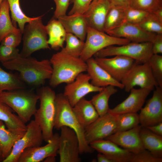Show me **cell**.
Wrapping results in <instances>:
<instances>
[{"instance_id":"cell-19","label":"cell","mask_w":162,"mask_h":162,"mask_svg":"<svg viewBox=\"0 0 162 162\" xmlns=\"http://www.w3.org/2000/svg\"><path fill=\"white\" fill-rule=\"evenodd\" d=\"M141 127L139 124L126 131L116 132L104 139L113 142L132 153H137L144 149L140 135Z\"/></svg>"},{"instance_id":"cell-50","label":"cell","mask_w":162,"mask_h":162,"mask_svg":"<svg viewBox=\"0 0 162 162\" xmlns=\"http://www.w3.org/2000/svg\"><path fill=\"white\" fill-rule=\"evenodd\" d=\"M44 162H56V159L55 156H50L46 158L44 160Z\"/></svg>"},{"instance_id":"cell-12","label":"cell","mask_w":162,"mask_h":162,"mask_svg":"<svg viewBox=\"0 0 162 162\" xmlns=\"http://www.w3.org/2000/svg\"><path fill=\"white\" fill-rule=\"evenodd\" d=\"M117 114L108 112L99 116L85 130V136L88 144L104 139L115 133L117 127Z\"/></svg>"},{"instance_id":"cell-44","label":"cell","mask_w":162,"mask_h":162,"mask_svg":"<svg viewBox=\"0 0 162 162\" xmlns=\"http://www.w3.org/2000/svg\"><path fill=\"white\" fill-rule=\"evenodd\" d=\"M55 2L56 8L53 17L55 19L66 15L70 5V0H52Z\"/></svg>"},{"instance_id":"cell-24","label":"cell","mask_w":162,"mask_h":162,"mask_svg":"<svg viewBox=\"0 0 162 162\" xmlns=\"http://www.w3.org/2000/svg\"><path fill=\"white\" fill-rule=\"evenodd\" d=\"M73 109L79 122L85 130L99 117L91 100L84 98L79 101Z\"/></svg>"},{"instance_id":"cell-43","label":"cell","mask_w":162,"mask_h":162,"mask_svg":"<svg viewBox=\"0 0 162 162\" xmlns=\"http://www.w3.org/2000/svg\"><path fill=\"white\" fill-rule=\"evenodd\" d=\"M93 0H70V4H73L68 15L83 14Z\"/></svg>"},{"instance_id":"cell-2","label":"cell","mask_w":162,"mask_h":162,"mask_svg":"<svg viewBox=\"0 0 162 162\" xmlns=\"http://www.w3.org/2000/svg\"><path fill=\"white\" fill-rule=\"evenodd\" d=\"M50 60L52 73L49 84L53 87L62 83L72 82L80 74L87 71L86 62L61 51L54 54Z\"/></svg>"},{"instance_id":"cell-32","label":"cell","mask_w":162,"mask_h":162,"mask_svg":"<svg viewBox=\"0 0 162 162\" xmlns=\"http://www.w3.org/2000/svg\"><path fill=\"white\" fill-rule=\"evenodd\" d=\"M9 10L7 0H3L0 6V43L8 33L20 29L12 23L10 16Z\"/></svg>"},{"instance_id":"cell-27","label":"cell","mask_w":162,"mask_h":162,"mask_svg":"<svg viewBox=\"0 0 162 162\" xmlns=\"http://www.w3.org/2000/svg\"><path fill=\"white\" fill-rule=\"evenodd\" d=\"M4 123L0 120V148L4 160L10 154L16 142L23 136L26 131L6 129Z\"/></svg>"},{"instance_id":"cell-38","label":"cell","mask_w":162,"mask_h":162,"mask_svg":"<svg viewBox=\"0 0 162 162\" xmlns=\"http://www.w3.org/2000/svg\"><path fill=\"white\" fill-rule=\"evenodd\" d=\"M147 62L158 86L162 87V56L153 54Z\"/></svg>"},{"instance_id":"cell-16","label":"cell","mask_w":162,"mask_h":162,"mask_svg":"<svg viewBox=\"0 0 162 162\" xmlns=\"http://www.w3.org/2000/svg\"><path fill=\"white\" fill-rule=\"evenodd\" d=\"M111 36L126 39L132 42H152L156 34L148 32L138 25L125 21L118 26L105 32Z\"/></svg>"},{"instance_id":"cell-14","label":"cell","mask_w":162,"mask_h":162,"mask_svg":"<svg viewBox=\"0 0 162 162\" xmlns=\"http://www.w3.org/2000/svg\"><path fill=\"white\" fill-rule=\"evenodd\" d=\"M90 78L87 74H80L72 82L67 84L63 94L73 107L80 99L87 94L99 92L103 87L95 86L90 82Z\"/></svg>"},{"instance_id":"cell-8","label":"cell","mask_w":162,"mask_h":162,"mask_svg":"<svg viewBox=\"0 0 162 162\" xmlns=\"http://www.w3.org/2000/svg\"><path fill=\"white\" fill-rule=\"evenodd\" d=\"M84 47L80 58L86 61L101 50L109 46L122 45L130 41L123 38L115 37L106 33L88 27Z\"/></svg>"},{"instance_id":"cell-45","label":"cell","mask_w":162,"mask_h":162,"mask_svg":"<svg viewBox=\"0 0 162 162\" xmlns=\"http://www.w3.org/2000/svg\"><path fill=\"white\" fill-rule=\"evenodd\" d=\"M153 54L162 53V34H156L152 42Z\"/></svg>"},{"instance_id":"cell-23","label":"cell","mask_w":162,"mask_h":162,"mask_svg":"<svg viewBox=\"0 0 162 162\" xmlns=\"http://www.w3.org/2000/svg\"><path fill=\"white\" fill-rule=\"evenodd\" d=\"M67 33H71L81 40H85L88 26L83 14L64 15L57 19Z\"/></svg>"},{"instance_id":"cell-5","label":"cell","mask_w":162,"mask_h":162,"mask_svg":"<svg viewBox=\"0 0 162 162\" xmlns=\"http://www.w3.org/2000/svg\"><path fill=\"white\" fill-rule=\"evenodd\" d=\"M38 100V95L32 89L4 91L0 95V100L10 107L25 124L35 113Z\"/></svg>"},{"instance_id":"cell-30","label":"cell","mask_w":162,"mask_h":162,"mask_svg":"<svg viewBox=\"0 0 162 162\" xmlns=\"http://www.w3.org/2000/svg\"><path fill=\"white\" fill-rule=\"evenodd\" d=\"M26 88V84L19 74L8 72L0 66V95L5 91Z\"/></svg>"},{"instance_id":"cell-15","label":"cell","mask_w":162,"mask_h":162,"mask_svg":"<svg viewBox=\"0 0 162 162\" xmlns=\"http://www.w3.org/2000/svg\"><path fill=\"white\" fill-rule=\"evenodd\" d=\"M111 58H94L97 63L115 80L121 82L135 61L124 56L117 55Z\"/></svg>"},{"instance_id":"cell-51","label":"cell","mask_w":162,"mask_h":162,"mask_svg":"<svg viewBox=\"0 0 162 162\" xmlns=\"http://www.w3.org/2000/svg\"><path fill=\"white\" fill-rule=\"evenodd\" d=\"M4 159L3 157L0 148V162H3Z\"/></svg>"},{"instance_id":"cell-9","label":"cell","mask_w":162,"mask_h":162,"mask_svg":"<svg viewBox=\"0 0 162 162\" xmlns=\"http://www.w3.org/2000/svg\"><path fill=\"white\" fill-rule=\"evenodd\" d=\"M127 92L136 86L153 90L158 86L148 62H135L121 81Z\"/></svg>"},{"instance_id":"cell-10","label":"cell","mask_w":162,"mask_h":162,"mask_svg":"<svg viewBox=\"0 0 162 162\" xmlns=\"http://www.w3.org/2000/svg\"><path fill=\"white\" fill-rule=\"evenodd\" d=\"M44 140L41 130L34 120L27 125V130L23 136L13 146L10 154L3 162H18L21 153L26 148L40 146Z\"/></svg>"},{"instance_id":"cell-20","label":"cell","mask_w":162,"mask_h":162,"mask_svg":"<svg viewBox=\"0 0 162 162\" xmlns=\"http://www.w3.org/2000/svg\"><path fill=\"white\" fill-rule=\"evenodd\" d=\"M110 6L108 0H93L83 14L88 27L104 32L105 20Z\"/></svg>"},{"instance_id":"cell-3","label":"cell","mask_w":162,"mask_h":162,"mask_svg":"<svg viewBox=\"0 0 162 162\" xmlns=\"http://www.w3.org/2000/svg\"><path fill=\"white\" fill-rule=\"evenodd\" d=\"M55 105L54 128L59 130L62 127L66 126L73 129L78 136L80 154L92 153L95 150L86 140L85 129L80 123L73 107L63 93L56 94Z\"/></svg>"},{"instance_id":"cell-40","label":"cell","mask_w":162,"mask_h":162,"mask_svg":"<svg viewBox=\"0 0 162 162\" xmlns=\"http://www.w3.org/2000/svg\"><path fill=\"white\" fill-rule=\"evenodd\" d=\"M20 56L19 50L16 47L0 44V61L1 63L12 60Z\"/></svg>"},{"instance_id":"cell-28","label":"cell","mask_w":162,"mask_h":162,"mask_svg":"<svg viewBox=\"0 0 162 162\" xmlns=\"http://www.w3.org/2000/svg\"><path fill=\"white\" fill-rule=\"evenodd\" d=\"M8 106L0 100V120L10 130L26 131L27 125Z\"/></svg>"},{"instance_id":"cell-11","label":"cell","mask_w":162,"mask_h":162,"mask_svg":"<svg viewBox=\"0 0 162 162\" xmlns=\"http://www.w3.org/2000/svg\"><path fill=\"white\" fill-rule=\"evenodd\" d=\"M58 151L60 162H80L79 143L75 131L66 127H61Z\"/></svg>"},{"instance_id":"cell-29","label":"cell","mask_w":162,"mask_h":162,"mask_svg":"<svg viewBox=\"0 0 162 162\" xmlns=\"http://www.w3.org/2000/svg\"><path fill=\"white\" fill-rule=\"evenodd\" d=\"M118 90L116 87L109 85L103 87L98 93L93 96L91 101L99 116L106 113L110 109L108 102L111 95L116 93Z\"/></svg>"},{"instance_id":"cell-49","label":"cell","mask_w":162,"mask_h":162,"mask_svg":"<svg viewBox=\"0 0 162 162\" xmlns=\"http://www.w3.org/2000/svg\"><path fill=\"white\" fill-rule=\"evenodd\" d=\"M153 13L158 19L162 21V8L158 9Z\"/></svg>"},{"instance_id":"cell-21","label":"cell","mask_w":162,"mask_h":162,"mask_svg":"<svg viewBox=\"0 0 162 162\" xmlns=\"http://www.w3.org/2000/svg\"><path fill=\"white\" fill-rule=\"evenodd\" d=\"M87 72L90 78L91 83L95 86L104 87L112 85L120 89H124L122 84L113 78L99 65L94 58L92 57L86 61Z\"/></svg>"},{"instance_id":"cell-31","label":"cell","mask_w":162,"mask_h":162,"mask_svg":"<svg viewBox=\"0 0 162 162\" xmlns=\"http://www.w3.org/2000/svg\"><path fill=\"white\" fill-rule=\"evenodd\" d=\"M125 8L110 4L104 26V32L112 29L121 25L125 20Z\"/></svg>"},{"instance_id":"cell-4","label":"cell","mask_w":162,"mask_h":162,"mask_svg":"<svg viewBox=\"0 0 162 162\" xmlns=\"http://www.w3.org/2000/svg\"><path fill=\"white\" fill-rule=\"evenodd\" d=\"M36 93L40 100V105L34 115V120L41 130L44 140L48 142L54 134L56 94L48 86H43L37 89Z\"/></svg>"},{"instance_id":"cell-48","label":"cell","mask_w":162,"mask_h":162,"mask_svg":"<svg viewBox=\"0 0 162 162\" xmlns=\"http://www.w3.org/2000/svg\"><path fill=\"white\" fill-rule=\"evenodd\" d=\"M97 161L98 162H114L113 160L101 153L98 154Z\"/></svg>"},{"instance_id":"cell-13","label":"cell","mask_w":162,"mask_h":162,"mask_svg":"<svg viewBox=\"0 0 162 162\" xmlns=\"http://www.w3.org/2000/svg\"><path fill=\"white\" fill-rule=\"evenodd\" d=\"M139 116L142 127H147L162 122V87H156L152 97L142 108Z\"/></svg>"},{"instance_id":"cell-41","label":"cell","mask_w":162,"mask_h":162,"mask_svg":"<svg viewBox=\"0 0 162 162\" xmlns=\"http://www.w3.org/2000/svg\"><path fill=\"white\" fill-rule=\"evenodd\" d=\"M162 158L154 156L149 151L145 149L132 153L130 162H162Z\"/></svg>"},{"instance_id":"cell-33","label":"cell","mask_w":162,"mask_h":162,"mask_svg":"<svg viewBox=\"0 0 162 162\" xmlns=\"http://www.w3.org/2000/svg\"><path fill=\"white\" fill-rule=\"evenodd\" d=\"M7 0L11 12L12 22L16 27V23H17L19 28L22 34L25 24L30 22L34 19L35 17H30L24 14L20 7V0Z\"/></svg>"},{"instance_id":"cell-26","label":"cell","mask_w":162,"mask_h":162,"mask_svg":"<svg viewBox=\"0 0 162 162\" xmlns=\"http://www.w3.org/2000/svg\"><path fill=\"white\" fill-rule=\"evenodd\" d=\"M140 135L144 148L155 157L162 158V136L154 133L146 127L142 126Z\"/></svg>"},{"instance_id":"cell-35","label":"cell","mask_w":162,"mask_h":162,"mask_svg":"<svg viewBox=\"0 0 162 162\" xmlns=\"http://www.w3.org/2000/svg\"><path fill=\"white\" fill-rule=\"evenodd\" d=\"M140 124L139 115L137 113L126 112L117 114L115 133L130 130Z\"/></svg>"},{"instance_id":"cell-52","label":"cell","mask_w":162,"mask_h":162,"mask_svg":"<svg viewBox=\"0 0 162 162\" xmlns=\"http://www.w3.org/2000/svg\"><path fill=\"white\" fill-rule=\"evenodd\" d=\"M3 0H0V6Z\"/></svg>"},{"instance_id":"cell-39","label":"cell","mask_w":162,"mask_h":162,"mask_svg":"<svg viewBox=\"0 0 162 162\" xmlns=\"http://www.w3.org/2000/svg\"><path fill=\"white\" fill-rule=\"evenodd\" d=\"M125 20L130 23L139 25L149 13L130 7L124 9Z\"/></svg>"},{"instance_id":"cell-34","label":"cell","mask_w":162,"mask_h":162,"mask_svg":"<svg viewBox=\"0 0 162 162\" xmlns=\"http://www.w3.org/2000/svg\"><path fill=\"white\" fill-rule=\"evenodd\" d=\"M65 41L66 45L61 51L72 56L79 58L83 50L85 42L70 33H67Z\"/></svg>"},{"instance_id":"cell-25","label":"cell","mask_w":162,"mask_h":162,"mask_svg":"<svg viewBox=\"0 0 162 162\" xmlns=\"http://www.w3.org/2000/svg\"><path fill=\"white\" fill-rule=\"evenodd\" d=\"M46 27L49 36L47 42L51 48L56 50L62 48L67 32L60 22L57 19L52 17Z\"/></svg>"},{"instance_id":"cell-22","label":"cell","mask_w":162,"mask_h":162,"mask_svg":"<svg viewBox=\"0 0 162 162\" xmlns=\"http://www.w3.org/2000/svg\"><path fill=\"white\" fill-rule=\"evenodd\" d=\"M89 145L94 150L104 154L114 162H130L132 153L119 147L110 140H99Z\"/></svg>"},{"instance_id":"cell-7","label":"cell","mask_w":162,"mask_h":162,"mask_svg":"<svg viewBox=\"0 0 162 162\" xmlns=\"http://www.w3.org/2000/svg\"><path fill=\"white\" fill-rule=\"evenodd\" d=\"M152 46V42H130L119 46H109L98 52L94 56L104 58L121 55L131 58L138 63H144L147 62L153 54Z\"/></svg>"},{"instance_id":"cell-36","label":"cell","mask_w":162,"mask_h":162,"mask_svg":"<svg viewBox=\"0 0 162 162\" xmlns=\"http://www.w3.org/2000/svg\"><path fill=\"white\" fill-rule=\"evenodd\" d=\"M138 25L148 32L156 34H162V21L153 13H149Z\"/></svg>"},{"instance_id":"cell-47","label":"cell","mask_w":162,"mask_h":162,"mask_svg":"<svg viewBox=\"0 0 162 162\" xmlns=\"http://www.w3.org/2000/svg\"><path fill=\"white\" fill-rule=\"evenodd\" d=\"M146 127L154 133L162 136V122H160L155 125Z\"/></svg>"},{"instance_id":"cell-1","label":"cell","mask_w":162,"mask_h":162,"mask_svg":"<svg viewBox=\"0 0 162 162\" xmlns=\"http://www.w3.org/2000/svg\"><path fill=\"white\" fill-rule=\"evenodd\" d=\"M7 69L16 70L26 84L34 87H39L49 79L52 73V67L50 60L38 61L30 56H21L14 60L2 63Z\"/></svg>"},{"instance_id":"cell-17","label":"cell","mask_w":162,"mask_h":162,"mask_svg":"<svg viewBox=\"0 0 162 162\" xmlns=\"http://www.w3.org/2000/svg\"><path fill=\"white\" fill-rule=\"evenodd\" d=\"M59 136V135L56 133L45 146L26 148L21 154L18 162H40L48 157L56 156L58 148Z\"/></svg>"},{"instance_id":"cell-18","label":"cell","mask_w":162,"mask_h":162,"mask_svg":"<svg viewBox=\"0 0 162 162\" xmlns=\"http://www.w3.org/2000/svg\"><path fill=\"white\" fill-rule=\"evenodd\" d=\"M152 90L146 88H132L128 97L108 112L115 114L126 112L137 113L142 108L146 99Z\"/></svg>"},{"instance_id":"cell-42","label":"cell","mask_w":162,"mask_h":162,"mask_svg":"<svg viewBox=\"0 0 162 162\" xmlns=\"http://www.w3.org/2000/svg\"><path fill=\"white\" fill-rule=\"evenodd\" d=\"M22 34L20 30L10 32L5 36L1 44L5 46L16 47L21 42Z\"/></svg>"},{"instance_id":"cell-6","label":"cell","mask_w":162,"mask_h":162,"mask_svg":"<svg viewBox=\"0 0 162 162\" xmlns=\"http://www.w3.org/2000/svg\"><path fill=\"white\" fill-rule=\"evenodd\" d=\"M43 15L35 17L25 26L22 34L23 45L20 56H30L34 52L41 49H50L47 40L46 26L43 23Z\"/></svg>"},{"instance_id":"cell-37","label":"cell","mask_w":162,"mask_h":162,"mask_svg":"<svg viewBox=\"0 0 162 162\" xmlns=\"http://www.w3.org/2000/svg\"><path fill=\"white\" fill-rule=\"evenodd\" d=\"M129 6L151 13L162 8V0H129Z\"/></svg>"},{"instance_id":"cell-46","label":"cell","mask_w":162,"mask_h":162,"mask_svg":"<svg viewBox=\"0 0 162 162\" xmlns=\"http://www.w3.org/2000/svg\"><path fill=\"white\" fill-rule=\"evenodd\" d=\"M111 4L126 8L129 6V0H108Z\"/></svg>"}]
</instances>
